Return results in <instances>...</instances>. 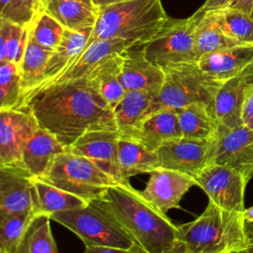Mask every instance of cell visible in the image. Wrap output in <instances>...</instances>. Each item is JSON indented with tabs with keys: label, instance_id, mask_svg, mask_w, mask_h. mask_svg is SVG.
Masks as SVG:
<instances>
[{
	"label": "cell",
	"instance_id": "cell-45",
	"mask_svg": "<svg viewBox=\"0 0 253 253\" xmlns=\"http://www.w3.org/2000/svg\"><path fill=\"white\" fill-rule=\"evenodd\" d=\"M251 16H252V17H253V11H252V14H251Z\"/></svg>",
	"mask_w": 253,
	"mask_h": 253
},
{
	"label": "cell",
	"instance_id": "cell-29",
	"mask_svg": "<svg viewBox=\"0 0 253 253\" xmlns=\"http://www.w3.org/2000/svg\"><path fill=\"white\" fill-rule=\"evenodd\" d=\"M198 10L200 15L195 28V50L198 59L206 53L239 44L223 33L211 11L202 8Z\"/></svg>",
	"mask_w": 253,
	"mask_h": 253
},
{
	"label": "cell",
	"instance_id": "cell-24",
	"mask_svg": "<svg viewBox=\"0 0 253 253\" xmlns=\"http://www.w3.org/2000/svg\"><path fill=\"white\" fill-rule=\"evenodd\" d=\"M183 137L211 140L217 134L219 124L212 106L195 102L177 110Z\"/></svg>",
	"mask_w": 253,
	"mask_h": 253
},
{
	"label": "cell",
	"instance_id": "cell-42",
	"mask_svg": "<svg viewBox=\"0 0 253 253\" xmlns=\"http://www.w3.org/2000/svg\"><path fill=\"white\" fill-rule=\"evenodd\" d=\"M243 216L247 223H253V206L243 211Z\"/></svg>",
	"mask_w": 253,
	"mask_h": 253
},
{
	"label": "cell",
	"instance_id": "cell-23",
	"mask_svg": "<svg viewBox=\"0 0 253 253\" xmlns=\"http://www.w3.org/2000/svg\"><path fill=\"white\" fill-rule=\"evenodd\" d=\"M131 44L134 43L119 39L96 40L86 46L77 60L54 82L87 76L101 63L117 53H123Z\"/></svg>",
	"mask_w": 253,
	"mask_h": 253
},
{
	"label": "cell",
	"instance_id": "cell-35",
	"mask_svg": "<svg viewBox=\"0 0 253 253\" xmlns=\"http://www.w3.org/2000/svg\"><path fill=\"white\" fill-rule=\"evenodd\" d=\"M22 101L19 65L0 61V110L18 108Z\"/></svg>",
	"mask_w": 253,
	"mask_h": 253
},
{
	"label": "cell",
	"instance_id": "cell-18",
	"mask_svg": "<svg viewBox=\"0 0 253 253\" xmlns=\"http://www.w3.org/2000/svg\"><path fill=\"white\" fill-rule=\"evenodd\" d=\"M92 31L93 27L80 30L64 29L59 44L51 52L47 60L43 80L33 91L54 82L77 60V58L86 48Z\"/></svg>",
	"mask_w": 253,
	"mask_h": 253
},
{
	"label": "cell",
	"instance_id": "cell-25",
	"mask_svg": "<svg viewBox=\"0 0 253 253\" xmlns=\"http://www.w3.org/2000/svg\"><path fill=\"white\" fill-rule=\"evenodd\" d=\"M119 163L123 184H129L131 177L160 167L157 151L149 150L135 139L124 137L119 141Z\"/></svg>",
	"mask_w": 253,
	"mask_h": 253
},
{
	"label": "cell",
	"instance_id": "cell-33",
	"mask_svg": "<svg viewBox=\"0 0 253 253\" xmlns=\"http://www.w3.org/2000/svg\"><path fill=\"white\" fill-rule=\"evenodd\" d=\"M29 26L0 17V61L20 64L28 42Z\"/></svg>",
	"mask_w": 253,
	"mask_h": 253
},
{
	"label": "cell",
	"instance_id": "cell-34",
	"mask_svg": "<svg viewBox=\"0 0 253 253\" xmlns=\"http://www.w3.org/2000/svg\"><path fill=\"white\" fill-rule=\"evenodd\" d=\"M64 27L49 14L39 10L29 25V33L42 46L53 51L59 44Z\"/></svg>",
	"mask_w": 253,
	"mask_h": 253
},
{
	"label": "cell",
	"instance_id": "cell-32",
	"mask_svg": "<svg viewBox=\"0 0 253 253\" xmlns=\"http://www.w3.org/2000/svg\"><path fill=\"white\" fill-rule=\"evenodd\" d=\"M211 12L228 38L239 44H253V17L250 14L230 7Z\"/></svg>",
	"mask_w": 253,
	"mask_h": 253
},
{
	"label": "cell",
	"instance_id": "cell-1",
	"mask_svg": "<svg viewBox=\"0 0 253 253\" xmlns=\"http://www.w3.org/2000/svg\"><path fill=\"white\" fill-rule=\"evenodd\" d=\"M19 107L27 108L39 126L52 133L65 148L86 132L117 130L114 110L90 75L37 89L24 97Z\"/></svg>",
	"mask_w": 253,
	"mask_h": 253
},
{
	"label": "cell",
	"instance_id": "cell-28",
	"mask_svg": "<svg viewBox=\"0 0 253 253\" xmlns=\"http://www.w3.org/2000/svg\"><path fill=\"white\" fill-rule=\"evenodd\" d=\"M51 52L39 44L29 33L25 52L19 64L22 100L43 80L44 70Z\"/></svg>",
	"mask_w": 253,
	"mask_h": 253
},
{
	"label": "cell",
	"instance_id": "cell-16",
	"mask_svg": "<svg viewBox=\"0 0 253 253\" xmlns=\"http://www.w3.org/2000/svg\"><path fill=\"white\" fill-rule=\"evenodd\" d=\"M33 183L21 165L0 166V217L33 211Z\"/></svg>",
	"mask_w": 253,
	"mask_h": 253
},
{
	"label": "cell",
	"instance_id": "cell-9",
	"mask_svg": "<svg viewBox=\"0 0 253 253\" xmlns=\"http://www.w3.org/2000/svg\"><path fill=\"white\" fill-rule=\"evenodd\" d=\"M210 164L228 166L249 182L253 177V129L243 125L233 127L219 125L212 139Z\"/></svg>",
	"mask_w": 253,
	"mask_h": 253
},
{
	"label": "cell",
	"instance_id": "cell-5",
	"mask_svg": "<svg viewBox=\"0 0 253 253\" xmlns=\"http://www.w3.org/2000/svg\"><path fill=\"white\" fill-rule=\"evenodd\" d=\"M50 218L74 232L85 247L108 246L124 253H144L120 222L95 201L81 208L54 212Z\"/></svg>",
	"mask_w": 253,
	"mask_h": 253
},
{
	"label": "cell",
	"instance_id": "cell-38",
	"mask_svg": "<svg viewBox=\"0 0 253 253\" xmlns=\"http://www.w3.org/2000/svg\"><path fill=\"white\" fill-rule=\"evenodd\" d=\"M241 121L243 126L253 129V89L249 92L244 101L241 113Z\"/></svg>",
	"mask_w": 253,
	"mask_h": 253
},
{
	"label": "cell",
	"instance_id": "cell-36",
	"mask_svg": "<svg viewBox=\"0 0 253 253\" xmlns=\"http://www.w3.org/2000/svg\"><path fill=\"white\" fill-rule=\"evenodd\" d=\"M34 213L0 217V253H16Z\"/></svg>",
	"mask_w": 253,
	"mask_h": 253
},
{
	"label": "cell",
	"instance_id": "cell-3",
	"mask_svg": "<svg viewBox=\"0 0 253 253\" xmlns=\"http://www.w3.org/2000/svg\"><path fill=\"white\" fill-rule=\"evenodd\" d=\"M178 231L174 253H250L252 247L243 211L211 201L196 219L178 225Z\"/></svg>",
	"mask_w": 253,
	"mask_h": 253
},
{
	"label": "cell",
	"instance_id": "cell-30",
	"mask_svg": "<svg viewBox=\"0 0 253 253\" xmlns=\"http://www.w3.org/2000/svg\"><path fill=\"white\" fill-rule=\"evenodd\" d=\"M50 219L49 214L34 213L16 253H57Z\"/></svg>",
	"mask_w": 253,
	"mask_h": 253
},
{
	"label": "cell",
	"instance_id": "cell-7",
	"mask_svg": "<svg viewBox=\"0 0 253 253\" xmlns=\"http://www.w3.org/2000/svg\"><path fill=\"white\" fill-rule=\"evenodd\" d=\"M40 179L87 202L98 199L118 182L83 155L64 150L58 153Z\"/></svg>",
	"mask_w": 253,
	"mask_h": 253
},
{
	"label": "cell",
	"instance_id": "cell-8",
	"mask_svg": "<svg viewBox=\"0 0 253 253\" xmlns=\"http://www.w3.org/2000/svg\"><path fill=\"white\" fill-rule=\"evenodd\" d=\"M199 15L197 10L189 18H170L155 37L143 43L146 58L160 67L198 61L195 28Z\"/></svg>",
	"mask_w": 253,
	"mask_h": 253
},
{
	"label": "cell",
	"instance_id": "cell-43",
	"mask_svg": "<svg viewBox=\"0 0 253 253\" xmlns=\"http://www.w3.org/2000/svg\"><path fill=\"white\" fill-rule=\"evenodd\" d=\"M247 223V222H246ZM248 226V232H249V236L251 238V243H252V247H251V250H250V253H253V223H247Z\"/></svg>",
	"mask_w": 253,
	"mask_h": 253
},
{
	"label": "cell",
	"instance_id": "cell-4",
	"mask_svg": "<svg viewBox=\"0 0 253 253\" xmlns=\"http://www.w3.org/2000/svg\"><path fill=\"white\" fill-rule=\"evenodd\" d=\"M170 18L161 0H128L99 8L87 45L99 39L145 43L157 35Z\"/></svg>",
	"mask_w": 253,
	"mask_h": 253
},
{
	"label": "cell",
	"instance_id": "cell-37",
	"mask_svg": "<svg viewBox=\"0 0 253 253\" xmlns=\"http://www.w3.org/2000/svg\"><path fill=\"white\" fill-rule=\"evenodd\" d=\"M39 11V0H11L0 17L16 24L29 26Z\"/></svg>",
	"mask_w": 253,
	"mask_h": 253
},
{
	"label": "cell",
	"instance_id": "cell-22",
	"mask_svg": "<svg viewBox=\"0 0 253 253\" xmlns=\"http://www.w3.org/2000/svg\"><path fill=\"white\" fill-rule=\"evenodd\" d=\"M39 10L71 30L94 27L99 14L93 0H39Z\"/></svg>",
	"mask_w": 253,
	"mask_h": 253
},
{
	"label": "cell",
	"instance_id": "cell-15",
	"mask_svg": "<svg viewBox=\"0 0 253 253\" xmlns=\"http://www.w3.org/2000/svg\"><path fill=\"white\" fill-rule=\"evenodd\" d=\"M120 79L126 91H145L156 97L163 84L164 71L146 58L143 43H134L122 53Z\"/></svg>",
	"mask_w": 253,
	"mask_h": 253
},
{
	"label": "cell",
	"instance_id": "cell-6",
	"mask_svg": "<svg viewBox=\"0 0 253 253\" xmlns=\"http://www.w3.org/2000/svg\"><path fill=\"white\" fill-rule=\"evenodd\" d=\"M162 69V87L143 118L160 109L178 110L195 102H206L213 108L215 95L222 82L205 73L197 61L173 64Z\"/></svg>",
	"mask_w": 253,
	"mask_h": 253
},
{
	"label": "cell",
	"instance_id": "cell-20",
	"mask_svg": "<svg viewBox=\"0 0 253 253\" xmlns=\"http://www.w3.org/2000/svg\"><path fill=\"white\" fill-rule=\"evenodd\" d=\"M201 69L216 81L224 82L253 62V44H237L202 55Z\"/></svg>",
	"mask_w": 253,
	"mask_h": 253
},
{
	"label": "cell",
	"instance_id": "cell-26",
	"mask_svg": "<svg viewBox=\"0 0 253 253\" xmlns=\"http://www.w3.org/2000/svg\"><path fill=\"white\" fill-rule=\"evenodd\" d=\"M154 97L145 91L127 90L114 109L117 130L121 137L132 138V135L147 113Z\"/></svg>",
	"mask_w": 253,
	"mask_h": 253
},
{
	"label": "cell",
	"instance_id": "cell-2",
	"mask_svg": "<svg viewBox=\"0 0 253 253\" xmlns=\"http://www.w3.org/2000/svg\"><path fill=\"white\" fill-rule=\"evenodd\" d=\"M93 201L120 222L144 253H174L178 226L130 184L117 183Z\"/></svg>",
	"mask_w": 253,
	"mask_h": 253
},
{
	"label": "cell",
	"instance_id": "cell-41",
	"mask_svg": "<svg viewBox=\"0 0 253 253\" xmlns=\"http://www.w3.org/2000/svg\"><path fill=\"white\" fill-rule=\"evenodd\" d=\"M125 1H128V0H93V2L96 4V6L98 8H102V7H105V6H109V5H112V4L125 2Z\"/></svg>",
	"mask_w": 253,
	"mask_h": 253
},
{
	"label": "cell",
	"instance_id": "cell-19",
	"mask_svg": "<svg viewBox=\"0 0 253 253\" xmlns=\"http://www.w3.org/2000/svg\"><path fill=\"white\" fill-rule=\"evenodd\" d=\"M183 137L177 110L160 109L143 118L131 139L142 143L146 148L157 151L163 144Z\"/></svg>",
	"mask_w": 253,
	"mask_h": 253
},
{
	"label": "cell",
	"instance_id": "cell-10",
	"mask_svg": "<svg viewBox=\"0 0 253 253\" xmlns=\"http://www.w3.org/2000/svg\"><path fill=\"white\" fill-rule=\"evenodd\" d=\"M197 186L216 206L235 211H243L244 194L248 181L236 170L220 164H210L196 177Z\"/></svg>",
	"mask_w": 253,
	"mask_h": 253
},
{
	"label": "cell",
	"instance_id": "cell-39",
	"mask_svg": "<svg viewBox=\"0 0 253 253\" xmlns=\"http://www.w3.org/2000/svg\"><path fill=\"white\" fill-rule=\"evenodd\" d=\"M232 0H206L202 5V9L205 11H214L229 6Z\"/></svg>",
	"mask_w": 253,
	"mask_h": 253
},
{
	"label": "cell",
	"instance_id": "cell-44",
	"mask_svg": "<svg viewBox=\"0 0 253 253\" xmlns=\"http://www.w3.org/2000/svg\"><path fill=\"white\" fill-rule=\"evenodd\" d=\"M11 0H0V12H2L5 7L10 3Z\"/></svg>",
	"mask_w": 253,
	"mask_h": 253
},
{
	"label": "cell",
	"instance_id": "cell-17",
	"mask_svg": "<svg viewBox=\"0 0 253 253\" xmlns=\"http://www.w3.org/2000/svg\"><path fill=\"white\" fill-rule=\"evenodd\" d=\"M253 89V62L237 75L222 82L213 102V112L218 124L225 127L242 125L244 101Z\"/></svg>",
	"mask_w": 253,
	"mask_h": 253
},
{
	"label": "cell",
	"instance_id": "cell-11",
	"mask_svg": "<svg viewBox=\"0 0 253 253\" xmlns=\"http://www.w3.org/2000/svg\"><path fill=\"white\" fill-rule=\"evenodd\" d=\"M39 127L25 107L0 110V166L19 164L25 146Z\"/></svg>",
	"mask_w": 253,
	"mask_h": 253
},
{
	"label": "cell",
	"instance_id": "cell-40",
	"mask_svg": "<svg viewBox=\"0 0 253 253\" xmlns=\"http://www.w3.org/2000/svg\"><path fill=\"white\" fill-rule=\"evenodd\" d=\"M228 7L244 11L251 15L253 11V0H232Z\"/></svg>",
	"mask_w": 253,
	"mask_h": 253
},
{
	"label": "cell",
	"instance_id": "cell-14",
	"mask_svg": "<svg viewBox=\"0 0 253 253\" xmlns=\"http://www.w3.org/2000/svg\"><path fill=\"white\" fill-rule=\"evenodd\" d=\"M121 135L114 129H97L86 132L66 149L87 157L100 169L123 184L119 163Z\"/></svg>",
	"mask_w": 253,
	"mask_h": 253
},
{
	"label": "cell",
	"instance_id": "cell-31",
	"mask_svg": "<svg viewBox=\"0 0 253 253\" xmlns=\"http://www.w3.org/2000/svg\"><path fill=\"white\" fill-rule=\"evenodd\" d=\"M122 53H117L97 66L89 75L95 80L101 95L114 110L126 94L121 82Z\"/></svg>",
	"mask_w": 253,
	"mask_h": 253
},
{
	"label": "cell",
	"instance_id": "cell-27",
	"mask_svg": "<svg viewBox=\"0 0 253 253\" xmlns=\"http://www.w3.org/2000/svg\"><path fill=\"white\" fill-rule=\"evenodd\" d=\"M89 202L53 186L40 178H34L33 211L35 213L52 214L57 211L81 208Z\"/></svg>",
	"mask_w": 253,
	"mask_h": 253
},
{
	"label": "cell",
	"instance_id": "cell-13",
	"mask_svg": "<svg viewBox=\"0 0 253 253\" xmlns=\"http://www.w3.org/2000/svg\"><path fill=\"white\" fill-rule=\"evenodd\" d=\"M212 139L181 137L163 144L157 150L160 167L184 172L196 179L210 165Z\"/></svg>",
	"mask_w": 253,
	"mask_h": 253
},
{
	"label": "cell",
	"instance_id": "cell-21",
	"mask_svg": "<svg viewBox=\"0 0 253 253\" xmlns=\"http://www.w3.org/2000/svg\"><path fill=\"white\" fill-rule=\"evenodd\" d=\"M66 150L49 131L39 127L25 146L19 165L31 176L40 178L45 174L54 157Z\"/></svg>",
	"mask_w": 253,
	"mask_h": 253
},
{
	"label": "cell",
	"instance_id": "cell-12",
	"mask_svg": "<svg viewBox=\"0 0 253 253\" xmlns=\"http://www.w3.org/2000/svg\"><path fill=\"white\" fill-rule=\"evenodd\" d=\"M141 196L163 213L172 209H180L184 195L194 186L196 179L184 172L158 167L151 171Z\"/></svg>",
	"mask_w": 253,
	"mask_h": 253
}]
</instances>
